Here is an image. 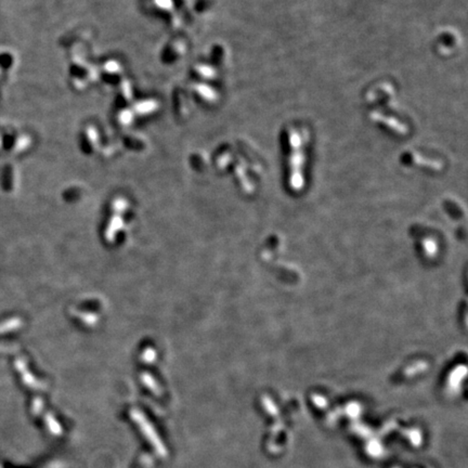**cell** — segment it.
<instances>
[{
	"instance_id": "cell-1",
	"label": "cell",
	"mask_w": 468,
	"mask_h": 468,
	"mask_svg": "<svg viewBox=\"0 0 468 468\" xmlns=\"http://www.w3.org/2000/svg\"><path fill=\"white\" fill-rule=\"evenodd\" d=\"M371 118L372 119H374L376 121H382L383 124L385 125H387L388 127L392 128V129H394L396 132H398L400 134H407L409 132L408 130V127L406 125H403L401 123H399L398 120H396L392 117H386V116H384L383 114L381 113H378V112H373L371 114Z\"/></svg>"
}]
</instances>
